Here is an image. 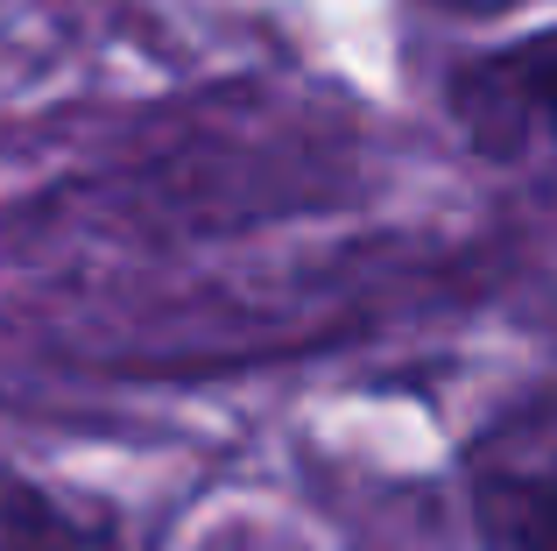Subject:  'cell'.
Listing matches in <instances>:
<instances>
[{
    "instance_id": "1",
    "label": "cell",
    "mask_w": 557,
    "mask_h": 551,
    "mask_svg": "<svg viewBox=\"0 0 557 551\" xmlns=\"http://www.w3.org/2000/svg\"><path fill=\"white\" fill-rule=\"evenodd\" d=\"M466 502L487 551H557V396L516 403L466 445Z\"/></svg>"
},
{
    "instance_id": "2",
    "label": "cell",
    "mask_w": 557,
    "mask_h": 551,
    "mask_svg": "<svg viewBox=\"0 0 557 551\" xmlns=\"http://www.w3.org/2000/svg\"><path fill=\"white\" fill-rule=\"evenodd\" d=\"M445 107L466 149L487 163H557V28L459 64Z\"/></svg>"
},
{
    "instance_id": "3",
    "label": "cell",
    "mask_w": 557,
    "mask_h": 551,
    "mask_svg": "<svg viewBox=\"0 0 557 551\" xmlns=\"http://www.w3.org/2000/svg\"><path fill=\"white\" fill-rule=\"evenodd\" d=\"M437 8H459V14H502V8H516V0H437Z\"/></svg>"
}]
</instances>
